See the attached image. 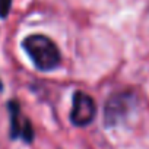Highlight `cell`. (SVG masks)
Instances as JSON below:
<instances>
[{
	"label": "cell",
	"instance_id": "cell-6",
	"mask_svg": "<svg viewBox=\"0 0 149 149\" xmlns=\"http://www.w3.org/2000/svg\"><path fill=\"white\" fill-rule=\"evenodd\" d=\"M0 89H2V82H0Z\"/></svg>",
	"mask_w": 149,
	"mask_h": 149
},
{
	"label": "cell",
	"instance_id": "cell-4",
	"mask_svg": "<svg viewBox=\"0 0 149 149\" xmlns=\"http://www.w3.org/2000/svg\"><path fill=\"white\" fill-rule=\"evenodd\" d=\"M9 110H10V136L12 137H22L26 142H31L34 132L26 118H21L19 107L15 101L9 102Z\"/></svg>",
	"mask_w": 149,
	"mask_h": 149
},
{
	"label": "cell",
	"instance_id": "cell-3",
	"mask_svg": "<svg viewBox=\"0 0 149 149\" xmlns=\"http://www.w3.org/2000/svg\"><path fill=\"white\" fill-rule=\"evenodd\" d=\"M95 113H97L95 101L88 94L78 91L73 95V107L70 113V120L74 126H79V127L88 126L95 118Z\"/></svg>",
	"mask_w": 149,
	"mask_h": 149
},
{
	"label": "cell",
	"instance_id": "cell-1",
	"mask_svg": "<svg viewBox=\"0 0 149 149\" xmlns=\"http://www.w3.org/2000/svg\"><path fill=\"white\" fill-rule=\"evenodd\" d=\"M25 51L34 61V64L44 72L53 70L60 63V51L57 45L45 35H29L22 42Z\"/></svg>",
	"mask_w": 149,
	"mask_h": 149
},
{
	"label": "cell",
	"instance_id": "cell-2",
	"mask_svg": "<svg viewBox=\"0 0 149 149\" xmlns=\"http://www.w3.org/2000/svg\"><path fill=\"white\" fill-rule=\"evenodd\" d=\"M134 105V97L132 94H117L111 97L104 110V121L107 126H116L126 118Z\"/></svg>",
	"mask_w": 149,
	"mask_h": 149
},
{
	"label": "cell",
	"instance_id": "cell-5",
	"mask_svg": "<svg viewBox=\"0 0 149 149\" xmlns=\"http://www.w3.org/2000/svg\"><path fill=\"white\" fill-rule=\"evenodd\" d=\"M12 6V0H0V18H6Z\"/></svg>",
	"mask_w": 149,
	"mask_h": 149
}]
</instances>
